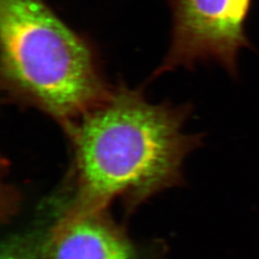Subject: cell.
<instances>
[{"label":"cell","instance_id":"cell-5","mask_svg":"<svg viewBox=\"0 0 259 259\" xmlns=\"http://www.w3.org/2000/svg\"><path fill=\"white\" fill-rule=\"evenodd\" d=\"M48 233H24L10 236L2 244L0 259H47Z\"/></svg>","mask_w":259,"mask_h":259},{"label":"cell","instance_id":"cell-2","mask_svg":"<svg viewBox=\"0 0 259 259\" xmlns=\"http://www.w3.org/2000/svg\"><path fill=\"white\" fill-rule=\"evenodd\" d=\"M0 84L7 100L47 113L65 132L113 88L89 41L46 0H0Z\"/></svg>","mask_w":259,"mask_h":259},{"label":"cell","instance_id":"cell-3","mask_svg":"<svg viewBox=\"0 0 259 259\" xmlns=\"http://www.w3.org/2000/svg\"><path fill=\"white\" fill-rule=\"evenodd\" d=\"M251 0H170L173 27L155 76L214 61L237 74V56L250 46L245 31Z\"/></svg>","mask_w":259,"mask_h":259},{"label":"cell","instance_id":"cell-1","mask_svg":"<svg viewBox=\"0 0 259 259\" xmlns=\"http://www.w3.org/2000/svg\"><path fill=\"white\" fill-rule=\"evenodd\" d=\"M189 108L154 104L125 84L66 133L72 143L73 198L65 211L107 210L120 199L135 208L183 180L201 137L185 132Z\"/></svg>","mask_w":259,"mask_h":259},{"label":"cell","instance_id":"cell-4","mask_svg":"<svg viewBox=\"0 0 259 259\" xmlns=\"http://www.w3.org/2000/svg\"><path fill=\"white\" fill-rule=\"evenodd\" d=\"M47 259H139V255L107 210L65 211L48 233Z\"/></svg>","mask_w":259,"mask_h":259}]
</instances>
